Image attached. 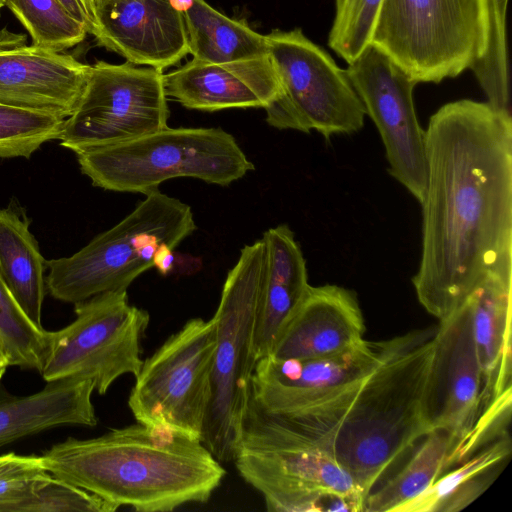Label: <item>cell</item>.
Returning <instances> with one entry per match:
<instances>
[{
    "instance_id": "23",
    "label": "cell",
    "mask_w": 512,
    "mask_h": 512,
    "mask_svg": "<svg viewBox=\"0 0 512 512\" xmlns=\"http://www.w3.org/2000/svg\"><path fill=\"white\" fill-rule=\"evenodd\" d=\"M185 23L189 54L205 62L222 63L266 56L265 35L245 20L229 18L205 0H174Z\"/></svg>"
},
{
    "instance_id": "5",
    "label": "cell",
    "mask_w": 512,
    "mask_h": 512,
    "mask_svg": "<svg viewBox=\"0 0 512 512\" xmlns=\"http://www.w3.org/2000/svg\"><path fill=\"white\" fill-rule=\"evenodd\" d=\"M266 261L263 238L241 249L212 317L216 349L211 401L201 440L220 462L233 461L252 396L255 334Z\"/></svg>"
},
{
    "instance_id": "25",
    "label": "cell",
    "mask_w": 512,
    "mask_h": 512,
    "mask_svg": "<svg viewBox=\"0 0 512 512\" xmlns=\"http://www.w3.org/2000/svg\"><path fill=\"white\" fill-rule=\"evenodd\" d=\"M458 444L459 441L449 432L431 430L422 438L408 463L381 487L369 492L363 512H399L455 466Z\"/></svg>"
},
{
    "instance_id": "18",
    "label": "cell",
    "mask_w": 512,
    "mask_h": 512,
    "mask_svg": "<svg viewBox=\"0 0 512 512\" xmlns=\"http://www.w3.org/2000/svg\"><path fill=\"white\" fill-rule=\"evenodd\" d=\"M167 98L188 109L219 111L266 108L281 94L278 76L268 56L213 63L192 58L163 74Z\"/></svg>"
},
{
    "instance_id": "37",
    "label": "cell",
    "mask_w": 512,
    "mask_h": 512,
    "mask_svg": "<svg viewBox=\"0 0 512 512\" xmlns=\"http://www.w3.org/2000/svg\"><path fill=\"white\" fill-rule=\"evenodd\" d=\"M4 0H0V13H1V9L4 7Z\"/></svg>"
},
{
    "instance_id": "38",
    "label": "cell",
    "mask_w": 512,
    "mask_h": 512,
    "mask_svg": "<svg viewBox=\"0 0 512 512\" xmlns=\"http://www.w3.org/2000/svg\"><path fill=\"white\" fill-rule=\"evenodd\" d=\"M97 1V0H96ZM96 6V5H95Z\"/></svg>"
},
{
    "instance_id": "13",
    "label": "cell",
    "mask_w": 512,
    "mask_h": 512,
    "mask_svg": "<svg viewBox=\"0 0 512 512\" xmlns=\"http://www.w3.org/2000/svg\"><path fill=\"white\" fill-rule=\"evenodd\" d=\"M385 149L389 174L422 203L426 187L425 130L413 100L418 82L369 43L346 69Z\"/></svg>"
},
{
    "instance_id": "20",
    "label": "cell",
    "mask_w": 512,
    "mask_h": 512,
    "mask_svg": "<svg viewBox=\"0 0 512 512\" xmlns=\"http://www.w3.org/2000/svg\"><path fill=\"white\" fill-rule=\"evenodd\" d=\"M262 238L267 261L255 334L257 361L271 354L310 287L305 258L289 226L270 228Z\"/></svg>"
},
{
    "instance_id": "1",
    "label": "cell",
    "mask_w": 512,
    "mask_h": 512,
    "mask_svg": "<svg viewBox=\"0 0 512 512\" xmlns=\"http://www.w3.org/2000/svg\"><path fill=\"white\" fill-rule=\"evenodd\" d=\"M421 256L412 284L439 321L491 271L512 269V117L488 102L441 106L425 129Z\"/></svg>"
},
{
    "instance_id": "36",
    "label": "cell",
    "mask_w": 512,
    "mask_h": 512,
    "mask_svg": "<svg viewBox=\"0 0 512 512\" xmlns=\"http://www.w3.org/2000/svg\"><path fill=\"white\" fill-rule=\"evenodd\" d=\"M8 367H10L8 353L0 338V376H2Z\"/></svg>"
},
{
    "instance_id": "24",
    "label": "cell",
    "mask_w": 512,
    "mask_h": 512,
    "mask_svg": "<svg viewBox=\"0 0 512 512\" xmlns=\"http://www.w3.org/2000/svg\"><path fill=\"white\" fill-rule=\"evenodd\" d=\"M29 225L15 209H0V274L27 317L43 328L47 266Z\"/></svg>"
},
{
    "instance_id": "15",
    "label": "cell",
    "mask_w": 512,
    "mask_h": 512,
    "mask_svg": "<svg viewBox=\"0 0 512 512\" xmlns=\"http://www.w3.org/2000/svg\"><path fill=\"white\" fill-rule=\"evenodd\" d=\"M483 390L471 303L467 297L455 311L439 321L434 334L425 392V415L431 430H445L460 444L483 408Z\"/></svg>"
},
{
    "instance_id": "9",
    "label": "cell",
    "mask_w": 512,
    "mask_h": 512,
    "mask_svg": "<svg viewBox=\"0 0 512 512\" xmlns=\"http://www.w3.org/2000/svg\"><path fill=\"white\" fill-rule=\"evenodd\" d=\"M268 56L281 86L280 96L264 108L267 123L279 130L310 133L326 140L360 131L366 116L346 69L300 28L265 35Z\"/></svg>"
},
{
    "instance_id": "12",
    "label": "cell",
    "mask_w": 512,
    "mask_h": 512,
    "mask_svg": "<svg viewBox=\"0 0 512 512\" xmlns=\"http://www.w3.org/2000/svg\"><path fill=\"white\" fill-rule=\"evenodd\" d=\"M163 71L129 62L90 65L60 145L76 154L130 141L166 128L169 118Z\"/></svg>"
},
{
    "instance_id": "16",
    "label": "cell",
    "mask_w": 512,
    "mask_h": 512,
    "mask_svg": "<svg viewBox=\"0 0 512 512\" xmlns=\"http://www.w3.org/2000/svg\"><path fill=\"white\" fill-rule=\"evenodd\" d=\"M92 35L127 62L162 71L189 54L184 19L174 0H97Z\"/></svg>"
},
{
    "instance_id": "31",
    "label": "cell",
    "mask_w": 512,
    "mask_h": 512,
    "mask_svg": "<svg viewBox=\"0 0 512 512\" xmlns=\"http://www.w3.org/2000/svg\"><path fill=\"white\" fill-rule=\"evenodd\" d=\"M336 13L328 43L347 63L371 43L382 0H335Z\"/></svg>"
},
{
    "instance_id": "11",
    "label": "cell",
    "mask_w": 512,
    "mask_h": 512,
    "mask_svg": "<svg viewBox=\"0 0 512 512\" xmlns=\"http://www.w3.org/2000/svg\"><path fill=\"white\" fill-rule=\"evenodd\" d=\"M215 349L214 320L193 318L143 360L128 398L136 421L201 440Z\"/></svg>"
},
{
    "instance_id": "3",
    "label": "cell",
    "mask_w": 512,
    "mask_h": 512,
    "mask_svg": "<svg viewBox=\"0 0 512 512\" xmlns=\"http://www.w3.org/2000/svg\"><path fill=\"white\" fill-rule=\"evenodd\" d=\"M41 457L54 477L141 512L205 503L226 474L200 439L138 422L94 438H67Z\"/></svg>"
},
{
    "instance_id": "26",
    "label": "cell",
    "mask_w": 512,
    "mask_h": 512,
    "mask_svg": "<svg viewBox=\"0 0 512 512\" xmlns=\"http://www.w3.org/2000/svg\"><path fill=\"white\" fill-rule=\"evenodd\" d=\"M508 433L443 473L421 496L399 512L460 511L480 496L496 478V468L511 454Z\"/></svg>"
},
{
    "instance_id": "14",
    "label": "cell",
    "mask_w": 512,
    "mask_h": 512,
    "mask_svg": "<svg viewBox=\"0 0 512 512\" xmlns=\"http://www.w3.org/2000/svg\"><path fill=\"white\" fill-rule=\"evenodd\" d=\"M381 342L363 340L342 353L316 359L260 358L252 397L265 411L286 417L316 413L355 390L379 364Z\"/></svg>"
},
{
    "instance_id": "19",
    "label": "cell",
    "mask_w": 512,
    "mask_h": 512,
    "mask_svg": "<svg viewBox=\"0 0 512 512\" xmlns=\"http://www.w3.org/2000/svg\"><path fill=\"white\" fill-rule=\"evenodd\" d=\"M364 333L363 313L353 290L310 285L270 355L299 360L332 356L362 342Z\"/></svg>"
},
{
    "instance_id": "34",
    "label": "cell",
    "mask_w": 512,
    "mask_h": 512,
    "mask_svg": "<svg viewBox=\"0 0 512 512\" xmlns=\"http://www.w3.org/2000/svg\"><path fill=\"white\" fill-rule=\"evenodd\" d=\"M70 14L83 22L88 34H93L96 25V0H59Z\"/></svg>"
},
{
    "instance_id": "17",
    "label": "cell",
    "mask_w": 512,
    "mask_h": 512,
    "mask_svg": "<svg viewBox=\"0 0 512 512\" xmlns=\"http://www.w3.org/2000/svg\"><path fill=\"white\" fill-rule=\"evenodd\" d=\"M90 65L70 54L0 43V104L69 117L84 89Z\"/></svg>"
},
{
    "instance_id": "28",
    "label": "cell",
    "mask_w": 512,
    "mask_h": 512,
    "mask_svg": "<svg viewBox=\"0 0 512 512\" xmlns=\"http://www.w3.org/2000/svg\"><path fill=\"white\" fill-rule=\"evenodd\" d=\"M29 33L32 44L63 52L81 43L88 30L59 0H4Z\"/></svg>"
},
{
    "instance_id": "8",
    "label": "cell",
    "mask_w": 512,
    "mask_h": 512,
    "mask_svg": "<svg viewBox=\"0 0 512 512\" xmlns=\"http://www.w3.org/2000/svg\"><path fill=\"white\" fill-rule=\"evenodd\" d=\"M484 0H382L371 43L418 83L454 78L482 56Z\"/></svg>"
},
{
    "instance_id": "4",
    "label": "cell",
    "mask_w": 512,
    "mask_h": 512,
    "mask_svg": "<svg viewBox=\"0 0 512 512\" xmlns=\"http://www.w3.org/2000/svg\"><path fill=\"white\" fill-rule=\"evenodd\" d=\"M233 461L273 512H363L365 496L350 474L288 418L251 396Z\"/></svg>"
},
{
    "instance_id": "2",
    "label": "cell",
    "mask_w": 512,
    "mask_h": 512,
    "mask_svg": "<svg viewBox=\"0 0 512 512\" xmlns=\"http://www.w3.org/2000/svg\"><path fill=\"white\" fill-rule=\"evenodd\" d=\"M435 331L382 341L379 364L355 390L314 414L284 416L350 474L365 498L391 464L431 431L425 392Z\"/></svg>"
},
{
    "instance_id": "27",
    "label": "cell",
    "mask_w": 512,
    "mask_h": 512,
    "mask_svg": "<svg viewBox=\"0 0 512 512\" xmlns=\"http://www.w3.org/2000/svg\"><path fill=\"white\" fill-rule=\"evenodd\" d=\"M508 0H484L486 39L482 56L470 67L487 101L494 108L510 111V79L507 47Z\"/></svg>"
},
{
    "instance_id": "6",
    "label": "cell",
    "mask_w": 512,
    "mask_h": 512,
    "mask_svg": "<svg viewBox=\"0 0 512 512\" xmlns=\"http://www.w3.org/2000/svg\"><path fill=\"white\" fill-rule=\"evenodd\" d=\"M197 226L191 207L158 189L146 194L118 224L69 257L46 261L52 297L77 303L108 291L127 290L153 267L162 244L177 247Z\"/></svg>"
},
{
    "instance_id": "7",
    "label": "cell",
    "mask_w": 512,
    "mask_h": 512,
    "mask_svg": "<svg viewBox=\"0 0 512 512\" xmlns=\"http://www.w3.org/2000/svg\"><path fill=\"white\" fill-rule=\"evenodd\" d=\"M77 155L96 187L148 194L167 180L191 177L228 186L254 170L234 136L222 128H169Z\"/></svg>"
},
{
    "instance_id": "32",
    "label": "cell",
    "mask_w": 512,
    "mask_h": 512,
    "mask_svg": "<svg viewBox=\"0 0 512 512\" xmlns=\"http://www.w3.org/2000/svg\"><path fill=\"white\" fill-rule=\"evenodd\" d=\"M50 476L41 455H0V512H26L29 501Z\"/></svg>"
},
{
    "instance_id": "29",
    "label": "cell",
    "mask_w": 512,
    "mask_h": 512,
    "mask_svg": "<svg viewBox=\"0 0 512 512\" xmlns=\"http://www.w3.org/2000/svg\"><path fill=\"white\" fill-rule=\"evenodd\" d=\"M0 338L10 366L40 373L48 349L49 331L37 327L19 306L0 274Z\"/></svg>"
},
{
    "instance_id": "30",
    "label": "cell",
    "mask_w": 512,
    "mask_h": 512,
    "mask_svg": "<svg viewBox=\"0 0 512 512\" xmlns=\"http://www.w3.org/2000/svg\"><path fill=\"white\" fill-rule=\"evenodd\" d=\"M65 118L0 104V159L29 158L44 143L59 139Z\"/></svg>"
},
{
    "instance_id": "33",
    "label": "cell",
    "mask_w": 512,
    "mask_h": 512,
    "mask_svg": "<svg viewBox=\"0 0 512 512\" xmlns=\"http://www.w3.org/2000/svg\"><path fill=\"white\" fill-rule=\"evenodd\" d=\"M114 504L51 475L29 501L26 512H114Z\"/></svg>"
},
{
    "instance_id": "21",
    "label": "cell",
    "mask_w": 512,
    "mask_h": 512,
    "mask_svg": "<svg viewBox=\"0 0 512 512\" xmlns=\"http://www.w3.org/2000/svg\"><path fill=\"white\" fill-rule=\"evenodd\" d=\"M94 391L90 381L63 379L33 394L16 395L0 376V447L59 426H95Z\"/></svg>"
},
{
    "instance_id": "10",
    "label": "cell",
    "mask_w": 512,
    "mask_h": 512,
    "mask_svg": "<svg viewBox=\"0 0 512 512\" xmlns=\"http://www.w3.org/2000/svg\"><path fill=\"white\" fill-rule=\"evenodd\" d=\"M76 318L49 331L41 376L46 382L90 381L103 395L121 376L138 374L149 313L128 300L127 290L108 291L74 304Z\"/></svg>"
},
{
    "instance_id": "22",
    "label": "cell",
    "mask_w": 512,
    "mask_h": 512,
    "mask_svg": "<svg viewBox=\"0 0 512 512\" xmlns=\"http://www.w3.org/2000/svg\"><path fill=\"white\" fill-rule=\"evenodd\" d=\"M512 269L489 272L468 296L482 368L483 408L511 385Z\"/></svg>"
},
{
    "instance_id": "35",
    "label": "cell",
    "mask_w": 512,
    "mask_h": 512,
    "mask_svg": "<svg viewBox=\"0 0 512 512\" xmlns=\"http://www.w3.org/2000/svg\"><path fill=\"white\" fill-rule=\"evenodd\" d=\"M173 263V248L166 244L160 245L153 258V267H155L160 274L166 276L171 272Z\"/></svg>"
}]
</instances>
